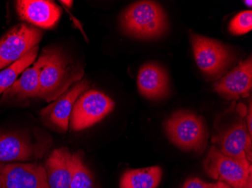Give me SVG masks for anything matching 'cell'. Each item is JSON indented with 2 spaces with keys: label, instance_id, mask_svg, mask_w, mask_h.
<instances>
[{
  "label": "cell",
  "instance_id": "1",
  "mask_svg": "<svg viewBox=\"0 0 252 188\" xmlns=\"http://www.w3.org/2000/svg\"><path fill=\"white\" fill-rule=\"evenodd\" d=\"M43 52L46 60L39 76L38 97L50 103L80 80L84 71L59 49H45Z\"/></svg>",
  "mask_w": 252,
  "mask_h": 188
},
{
  "label": "cell",
  "instance_id": "2",
  "mask_svg": "<svg viewBox=\"0 0 252 188\" xmlns=\"http://www.w3.org/2000/svg\"><path fill=\"white\" fill-rule=\"evenodd\" d=\"M121 25L126 33L140 39H157L168 28L162 7L151 1L137 2L128 7L122 15Z\"/></svg>",
  "mask_w": 252,
  "mask_h": 188
},
{
  "label": "cell",
  "instance_id": "3",
  "mask_svg": "<svg viewBox=\"0 0 252 188\" xmlns=\"http://www.w3.org/2000/svg\"><path fill=\"white\" fill-rule=\"evenodd\" d=\"M165 129L170 141L185 151H200L207 144L203 120L189 111L174 113L165 123Z\"/></svg>",
  "mask_w": 252,
  "mask_h": 188
},
{
  "label": "cell",
  "instance_id": "4",
  "mask_svg": "<svg viewBox=\"0 0 252 188\" xmlns=\"http://www.w3.org/2000/svg\"><path fill=\"white\" fill-rule=\"evenodd\" d=\"M191 42L196 63L211 78L220 77L234 61L233 52L220 42L191 32Z\"/></svg>",
  "mask_w": 252,
  "mask_h": 188
},
{
  "label": "cell",
  "instance_id": "5",
  "mask_svg": "<svg viewBox=\"0 0 252 188\" xmlns=\"http://www.w3.org/2000/svg\"><path fill=\"white\" fill-rule=\"evenodd\" d=\"M204 169L212 179L233 188H252V167H246L226 156L216 146L211 147L204 161Z\"/></svg>",
  "mask_w": 252,
  "mask_h": 188
},
{
  "label": "cell",
  "instance_id": "6",
  "mask_svg": "<svg viewBox=\"0 0 252 188\" xmlns=\"http://www.w3.org/2000/svg\"><path fill=\"white\" fill-rule=\"evenodd\" d=\"M115 107L113 100L104 93L91 90L76 100L71 114V128L79 131L101 121Z\"/></svg>",
  "mask_w": 252,
  "mask_h": 188
},
{
  "label": "cell",
  "instance_id": "7",
  "mask_svg": "<svg viewBox=\"0 0 252 188\" xmlns=\"http://www.w3.org/2000/svg\"><path fill=\"white\" fill-rule=\"evenodd\" d=\"M42 37V31L27 24H20L10 29L0 40V69L16 62Z\"/></svg>",
  "mask_w": 252,
  "mask_h": 188
},
{
  "label": "cell",
  "instance_id": "8",
  "mask_svg": "<svg viewBox=\"0 0 252 188\" xmlns=\"http://www.w3.org/2000/svg\"><path fill=\"white\" fill-rule=\"evenodd\" d=\"M241 119L226 131L213 138L214 143L223 155L243 164L247 168L252 167V135L248 132L245 123L244 110L242 109Z\"/></svg>",
  "mask_w": 252,
  "mask_h": 188
},
{
  "label": "cell",
  "instance_id": "9",
  "mask_svg": "<svg viewBox=\"0 0 252 188\" xmlns=\"http://www.w3.org/2000/svg\"><path fill=\"white\" fill-rule=\"evenodd\" d=\"M0 188H49L46 169L36 164L0 163Z\"/></svg>",
  "mask_w": 252,
  "mask_h": 188
},
{
  "label": "cell",
  "instance_id": "10",
  "mask_svg": "<svg viewBox=\"0 0 252 188\" xmlns=\"http://www.w3.org/2000/svg\"><path fill=\"white\" fill-rule=\"evenodd\" d=\"M89 81L85 79L70 87L53 103L42 110V118L60 129L61 131H67L75 103L79 96L89 88Z\"/></svg>",
  "mask_w": 252,
  "mask_h": 188
},
{
  "label": "cell",
  "instance_id": "11",
  "mask_svg": "<svg viewBox=\"0 0 252 188\" xmlns=\"http://www.w3.org/2000/svg\"><path fill=\"white\" fill-rule=\"evenodd\" d=\"M252 86V57L239 63L215 86L217 93L227 100L249 97Z\"/></svg>",
  "mask_w": 252,
  "mask_h": 188
},
{
  "label": "cell",
  "instance_id": "12",
  "mask_svg": "<svg viewBox=\"0 0 252 188\" xmlns=\"http://www.w3.org/2000/svg\"><path fill=\"white\" fill-rule=\"evenodd\" d=\"M16 7L21 19L45 29L55 27L62 15V10L52 1L20 0Z\"/></svg>",
  "mask_w": 252,
  "mask_h": 188
},
{
  "label": "cell",
  "instance_id": "13",
  "mask_svg": "<svg viewBox=\"0 0 252 188\" xmlns=\"http://www.w3.org/2000/svg\"><path fill=\"white\" fill-rule=\"evenodd\" d=\"M137 87L140 93L147 98H163L169 90L168 75L157 63H147L140 69L137 76Z\"/></svg>",
  "mask_w": 252,
  "mask_h": 188
},
{
  "label": "cell",
  "instance_id": "14",
  "mask_svg": "<svg viewBox=\"0 0 252 188\" xmlns=\"http://www.w3.org/2000/svg\"><path fill=\"white\" fill-rule=\"evenodd\" d=\"M49 188H70L73 176V157L67 148L52 151L46 161Z\"/></svg>",
  "mask_w": 252,
  "mask_h": 188
},
{
  "label": "cell",
  "instance_id": "15",
  "mask_svg": "<svg viewBox=\"0 0 252 188\" xmlns=\"http://www.w3.org/2000/svg\"><path fill=\"white\" fill-rule=\"evenodd\" d=\"M46 56L42 52L40 57L31 67L23 72L21 78L4 93L3 99L24 100L38 97L39 92V76L45 65Z\"/></svg>",
  "mask_w": 252,
  "mask_h": 188
},
{
  "label": "cell",
  "instance_id": "16",
  "mask_svg": "<svg viewBox=\"0 0 252 188\" xmlns=\"http://www.w3.org/2000/svg\"><path fill=\"white\" fill-rule=\"evenodd\" d=\"M35 154V148L21 135L0 134V161H28Z\"/></svg>",
  "mask_w": 252,
  "mask_h": 188
},
{
  "label": "cell",
  "instance_id": "17",
  "mask_svg": "<svg viewBox=\"0 0 252 188\" xmlns=\"http://www.w3.org/2000/svg\"><path fill=\"white\" fill-rule=\"evenodd\" d=\"M159 166L127 170L120 180V188H157L162 179Z\"/></svg>",
  "mask_w": 252,
  "mask_h": 188
},
{
  "label": "cell",
  "instance_id": "18",
  "mask_svg": "<svg viewBox=\"0 0 252 188\" xmlns=\"http://www.w3.org/2000/svg\"><path fill=\"white\" fill-rule=\"evenodd\" d=\"M38 50V46L34 47L21 59L0 72V94L9 88L16 81L18 76L35 61Z\"/></svg>",
  "mask_w": 252,
  "mask_h": 188
},
{
  "label": "cell",
  "instance_id": "19",
  "mask_svg": "<svg viewBox=\"0 0 252 188\" xmlns=\"http://www.w3.org/2000/svg\"><path fill=\"white\" fill-rule=\"evenodd\" d=\"M72 157L73 170L70 188H96L93 174L83 162L81 154L77 152Z\"/></svg>",
  "mask_w": 252,
  "mask_h": 188
},
{
  "label": "cell",
  "instance_id": "20",
  "mask_svg": "<svg viewBox=\"0 0 252 188\" xmlns=\"http://www.w3.org/2000/svg\"><path fill=\"white\" fill-rule=\"evenodd\" d=\"M252 29V11L248 10L238 14L233 18L229 26V30L235 35H243Z\"/></svg>",
  "mask_w": 252,
  "mask_h": 188
},
{
  "label": "cell",
  "instance_id": "21",
  "mask_svg": "<svg viewBox=\"0 0 252 188\" xmlns=\"http://www.w3.org/2000/svg\"><path fill=\"white\" fill-rule=\"evenodd\" d=\"M215 184L206 183L198 178H191L186 181L183 188H213Z\"/></svg>",
  "mask_w": 252,
  "mask_h": 188
},
{
  "label": "cell",
  "instance_id": "22",
  "mask_svg": "<svg viewBox=\"0 0 252 188\" xmlns=\"http://www.w3.org/2000/svg\"><path fill=\"white\" fill-rule=\"evenodd\" d=\"M213 188H234L233 187L230 186V185H227V184L224 183L223 182H219L218 181L217 183L215 184L214 185Z\"/></svg>",
  "mask_w": 252,
  "mask_h": 188
},
{
  "label": "cell",
  "instance_id": "23",
  "mask_svg": "<svg viewBox=\"0 0 252 188\" xmlns=\"http://www.w3.org/2000/svg\"><path fill=\"white\" fill-rule=\"evenodd\" d=\"M61 2L63 4V5H66V7H69V8H70L72 5H73V2H72V1H62Z\"/></svg>",
  "mask_w": 252,
  "mask_h": 188
},
{
  "label": "cell",
  "instance_id": "24",
  "mask_svg": "<svg viewBox=\"0 0 252 188\" xmlns=\"http://www.w3.org/2000/svg\"><path fill=\"white\" fill-rule=\"evenodd\" d=\"M245 2H246L247 5H249V7L252 6V1H246Z\"/></svg>",
  "mask_w": 252,
  "mask_h": 188
}]
</instances>
